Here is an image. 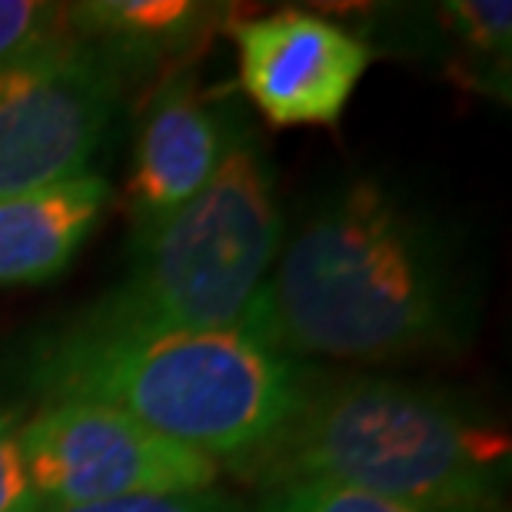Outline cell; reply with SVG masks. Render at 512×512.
I'll return each instance as SVG.
<instances>
[{
  "label": "cell",
  "mask_w": 512,
  "mask_h": 512,
  "mask_svg": "<svg viewBox=\"0 0 512 512\" xmlns=\"http://www.w3.org/2000/svg\"><path fill=\"white\" fill-rule=\"evenodd\" d=\"M0 512H40V499L20 449V423L4 409H0Z\"/></svg>",
  "instance_id": "15"
},
{
  "label": "cell",
  "mask_w": 512,
  "mask_h": 512,
  "mask_svg": "<svg viewBox=\"0 0 512 512\" xmlns=\"http://www.w3.org/2000/svg\"><path fill=\"white\" fill-rule=\"evenodd\" d=\"M233 120L203 94L190 70H173L153 94L127 180L133 237H143L197 197L237 143Z\"/></svg>",
  "instance_id": "8"
},
{
  "label": "cell",
  "mask_w": 512,
  "mask_h": 512,
  "mask_svg": "<svg viewBox=\"0 0 512 512\" xmlns=\"http://www.w3.org/2000/svg\"><path fill=\"white\" fill-rule=\"evenodd\" d=\"M240 330L300 363H393L463 343L469 300L443 233L360 180L283 233Z\"/></svg>",
  "instance_id": "1"
},
{
  "label": "cell",
  "mask_w": 512,
  "mask_h": 512,
  "mask_svg": "<svg viewBox=\"0 0 512 512\" xmlns=\"http://www.w3.org/2000/svg\"><path fill=\"white\" fill-rule=\"evenodd\" d=\"M283 233L270 160L243 133L187 207L133 237L120 283L67 323L90 333L240 330Z\"/></svg>",
  "instance_id": "4"
},
{
  "label": "cell",
  "mask_w": 512,
  "mask_h": 512,
  "mask_svg": "<svg viewBox=\"0 0 512 512\" xmlns=\"http://www.w3.org/2000/svg\"><path fill=\"white\" fill-rule=\"evenodd\" d=\"M40 512H247L237 499L220 489H197V493H157V496H127L107 503L40 509Z\"/></svg>",
  "instance_id": "14"
},
{
  "label": "cell",
  "mask_w": 512,
  "mask_h": 512,
  "mask_svg": "<svg viewBox=\"0 0 512 512\" xmlns=\"http://www.w3.org/2000/svg\"><path fill=\"white\" fill-rule=\"evenodd\" d=\"M233 473L263 493L333 483L423 509L499 512L509 439L443 389L316 373L290 423Z\"/></svg>",
  "instance_id": "3"
},
{
  "label": "cell",
  "mask_w": 512,
  "mask_h": 512,
  "mask_svg": "<svg viewBox=\"0 0 512 512\" xmlns=\"http://www.w3.org/2000/svg\"><path fill=\"white\" fill-rule=\"evenodd\" d=\"M117 97L114 64L80 37L0 70V200L90 173Z\"/></svg>",
  "instance_id": "6"
},
{
  "label": "cell",
  "mask_w": 512,
  "mask_h": 512,
  "mask_svg": "<svg viewBox=\"0 0 512 512\" xmlns=\"http://www.w3.org/2000/svg\"><path fill=\"white\" fill-rule=\"evenodd\" d=\"M256 512H443L409 506L399 499L373 496L363 489L333 486V483H290L266 489Z\"/></svg>",
  "instance_id": "13"
},
{
  "label": "cell",
  "mask_w": 512,
  "mask_h": 512,
  "mask_svg": "<svg viewBox=\"0 0 512 512\" xmlns=\"http://www.w3.org/2000/svg\"><path fill=\"white\" fill-rule=\"evenodd\" d=\"M80 40L97 47L120 77L187 54L207 37L217 7L193 0H94L70 4Z\"/></svg>",
  "instance_id": "10"
},
{
  "label": "cell",
  "mask_w": 512,
  "mask_h": 512,
  "mask_svg": "<svg viewBox=\"0 0 512 512\" xmlns=\"http://www.w3.org/2000/svg\"><path fill=\"white\" fill-rule=\"evenodd\" d=\"M77 37L70 4L0 0V70L34 60Z\"/></svg>",
  "instance_id": "11"
},
{
  "label": "cell",
  "mask_w": 512,
  "mask_h": 512,
  "mask_svg": "<svg viewBox=\"0 0 512 512\" xmlns=\"http://www.w3.org/2000/svg\"><path fill=\"white\" fill-rule=\"evenodd\" d=\"M20 449L40 509L127 496L217 489V459L153 433L100 403H44L20 423Z\"/></svg>",
  "instance_id": "5"
},
{
  "label": "cell",
  "mask_w": 512,
  "mask_h": 512,
  "mask_svg": "<svg viewBox=\"0 0 512 512\" xmlns=\"http://www.w3.org/2000/svg\"><path fill=\"white\" fill-rule=\"evenodd\" d=\"M449 34L473 60H483L489 70L509 74L512 50V7L506 0H453L443 7Z\"/></svg>",
  "instance_id": "12"
},
{
  "label": "cell",
  "mask_w": 512,
  "mask_h": 512,
  "mask_svg": "<svg viewBox=\"0 0 512 512\" xmlns=\"http://www.w3.org/2000/svg\"><path fill=\"white\" fill-rule=\"evenodd\" d=\"M114 200L100 173L0 200V286L50 283L74 263Z\"/></svg>",
  "instance_id": "9"
},
{
  "label": "cell",
  "mask_w": 512,
  "mask_h": 512,
  "mask_svg": "<svg viewBox=\"0 0 512 512\" xmlns=\"http://www.w3.org/2000/svg\"><path fill=\"white\" fill-rule=\"evenodd\" d=\"M243 94L273 127H330L373 64L366 40L330 17L276 10L233 24Z\"/></svg>",
  "instance_id": "7"
},
{
  "label": "cell",
  "mask_w": 512,
  "mask_h": 512,
  "mask_svg": "<svg viewBox=\"0 0 512 512\" xmlns=\"http://www.w3.org/2000/svg\"><path fill=\"white\" fill-rule=\"evenodd\" d=\"M10 363L40 406L120 409L230 469L290 423L320 373L243 330L90 333L67 320L27 336Z\"/></svg>",
  "instance_id": "2"
}]
</instances>
